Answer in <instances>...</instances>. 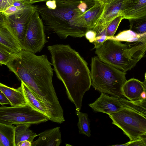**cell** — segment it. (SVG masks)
<instances>
[{"label":"cell","instance_id":"obj_1","mask_svg":"<svg viewBox=\"0 0 146 146\" xmlns=\"http://www.w3.org/2000/svg\"><path fill=\"white\" fill-rule=\"evenodd\" d=\"M46 54L37 55L23 50L6 65L40 99L52 107L59 119H64L52 82L53 68Z\"/></svg>","mask_w":146,"mask_h":146},{"label":"cell","instance_id":"obj_2","mask_svg":"<svg viewBox=\"0 0 146 146\" xmlns=\"http://www.w3.org/2000/svg\"><path fill=\"white\" fill-rule=\"evenodd\" d=\"M47 48L56 76L63 84L76 111H80L83 96L91 85L87 62L68 44H57Z\"/></svg>","mask_w":146,"mask_h":146},{"label":"cell","instance_id":"obj_3","mask_svg":"<svg viewBox=\"0 0 146 146\" xmlns=\"http://www.w3.org/2000/svg\"><path fill=\"white\" fill-rule=\"evenodd\" d=\"M56 2L57 7L54 10L49 9L45 5H35L43 22L44 30L56 33L61 39L85 36L88 30L79 24V17L83 13L77 7L80 3Z\"/></svg>","mask_w":146,"mask_h":146},{"label":"cell","instance_id":"obj_4","mask_svg":"<svg viewBox=\"0 0 146 146\" xmlns=\"http://www.w3.org/2000/svg\"><path fill=\"white\" fill-rule=\"evenodd\" d=\"M120 41L108 39L95 52L103 62L124 72L131 70L143 57L146 41Z\"/></svg>","mask_w":146,"mask_h":146},{"label":"cell","instance_id":"obj_5","mask_svg":"<svg viewBox=\"0 0 146 146\" xmlns=\"http://www.w3.org/2000/svg\"><path fill=\"white\" fill-rule=\"evenodd\" d=\"M91 85L102 93L122 97V86L127 81L125 72L101 61L98 56L91 60Z\"/></svg>","mask_w":146,"mask_h":146},{"label":"cell","instance_id":"obj_6","mask_svg":"<svg viewBox=\"0 0 146 146\" xmlns=\"http://www.w3.org/2000/svg\"><path fill=\"white\" fill-rule=\"evenodd\" d=\"M109 115L112 124L121 129L130 141L146 135V118L141 114L124 107Z\"/></svg>","mask_w":146,"mask_h":146},{"label":"cell","instance_id":"obj_7","mask_svg":"<svg viewBox=\"0 0 146 146\" xmlns=\"http://www.w3.org/2000/svg\"><path fill=\"white\" fill-rule=\"evenodd\" d=\"M48 120L47 116L28 103L21 106H0V123L5 124H37Z\"/></svg>","mask_w":146,"mask_h":146},{"label":"cell","instance_id":"obj_8","mask_svg":"<svg viewBox=\"0 0 146 146\" xmlns=\"http://www.w3.org/2000/svg\"><path fill=\"white\" fill-rule=\"evenodd\" d=\"M48 42L46 39L43 22L36 11L28 25L22 50L34 54L40 52Z\"/></svg>","mask_w":146,"mask_h":146},{"label":"cell","instance_id":"obj_9","mask_svg":"<svg viewBox=\"0 0 146 146\" xmlns=\"http://www.w3.org/2000/svg\"><path fill=\"white\" fill-rule=\"evenodd\" d=\"M35 5L27 7L9 16L4 23L20 45L22 49L28 25L36 11Z\"/></svg>","mask_w":146,"mask_h":146},{"label":"cell","instance_id":"obj_10","mask_svg":"<svg viewBox=\"0 0 146 146\" xmlns=\"http://www.w3.org/2000/svg\"><path fill=\"white\" fill-rule=\"evenodd\" d=\"M125 0H107L104 2V7L102 16L97 25L93 30L96 35L106 31V28L113 19L121 16Z\"/></svg>","mask_w":146,"mask_h":146},{"label":"cell","instance_id":"obj_11","mask_svg":"<svg viewBox=\"0 0 146 146\" xmlns=\"http://www.w3.org/2000/svg\"><path fill=\"white\" fill-rule=\"evenodd\" d=\"M21 85L27 103L35 110L47 116L53 122L61 123L54 109L40 99L22 81Z\"/></svg>","mask_w":146,"mask_h":146},{"label":"cell","instance_id":"obj_12","mask_svg":"<svg viewBox=\"0 0 146 146\" xmlns=\"http://www.w3.org/2000/svg\"><path fill=\"white\" fill-rule=\"evenodd\" d=\"M89 106L95 112H102L108 115L113 113L123 108L119 98L110 96L102 93L100 97Z\"/></svg>","mask_w":146,"mask_h":146},{"label":"cell","instance_id":"obj_13","mask_svg":"<svg viewBox=\"0 0 146 146\" xmlns=\"http://www.w3.org/2000/svg\"><path fill=\"white\" fill-rule=\"evenodd\" d=\"M104 3L94 2L79 17L80 26L88 30H92L97 25L103 13Z\"/></svg>","mask_w":146,"mask_h":146},{"label":"cell","instance_id":"obj_14","mask_svg":"<svg viewBox=\"0 0 146 146\" xmlns=\"http://www.w3.org/2000/svg\"><path fill=\"white\" fill-rule=\"evenodd\" d=\"M145 77L143 82L134 78L127 80L122 87L123 96L130 101L141 98V94L146 90V73Z\"/></svg>","mask_w":146,"mask_h":146},{"label":"cell","instance_id":"obj_15","mask_svg":"<svg viewBox=\"0 0 146 146\" xmlns=\"http://www.w3.org/2000/svg\"><path fill=\"white\" fill-rule=\"evenodd\" d=\"M38 139L32 146H59L62 142L60 128L57 127L45 130L38 135Z\"/></svg>","mask_w":146,"mask_h":146},{"label":"cell","instance_id":"obj_16","mask_svg":"<svg viewBox=\"0 0 146 146\" xmlns=\"http://www.w3.org/2000/svg\"><path fill=\"white\" fill-rule=\"evenodd\" d=\"M146 16V0H125L122 16L129 20Z\"/></svg>","mask_w":146,"mask_h":146},{"label":"cell","instance_id":"obj_17","mask_svg":"<svg viewBox=\"0 0 146 146\" xmlns=\"http://www.w3.org/2000/svg\"><path fill=\"white\" fill-rule=\"evenodd\" d=\"M0 90L9 101L11 106H21L27 103L21 86L15 89L0 82Z\"/></svg>","mask_w":146,"mask_h":146},{"label":"cell","instance_id":"obj_18","mask_svg":"<svg viewBox=\"0 0 146 146\" xmlns=\"http://www.w3.org/2000/svg\"><path fill=\"white\" fill-rule=\"evenodd\" d=\"M0 42L15 53H18L22 50L8 28L4 23L1 22H0Z\"/></svg>","mask_w":146,"mask_h":146},{"label":"cell","instance_id":"obj_19","mask_svg":"<svg viewBox=\"0 0 146 146\" xmlns=\"http://www.w3.org/2000/svg\"><path fill=\"white\" fill-rule=\"evenodd\" d=\"M31 124H19L16 125L15 127L14 141L15 146L19 142L25 141H28L32 143L35 138L38 135L34 133L29 129Z\"/></svg>","mask_w":146,"mask_h":146},{"label":"cell","instance_id":"obj_20","mask_svg":"<svg viewBox=\"0 0 146 146\" xmlns=\"http://www.w3.org/2000/svg\"><path fill=\"white\" fill-rule=\"evenodd\" d=\"M15 127L0 123V146H16L14 141Z\"/></svg>","mask_w":146,"mask_h":146},{"label":"cell","instance_id":"obj_21","mask_svg":"<svg viewBox=\"0 0 146 146\" xmlns=\"http://www.w3.org/2000/svg\"><path fill=\"white\" fill-rule=\"evenodd\" d=\"M119 99L123 107L132 110L146 117V98H141L134 101L128 100L122 97Z\"/></svg>","mask_w":146,"mask_h":146},{"label":"cell","instance_id":"obj_22","mask_svg":"<svg viewBox=\"0 0 146 146\" xmlns=\"http://www.w3.org/2000/svg\"><path fill=\"white\" fill-rule=\"evenodd\" d=\"M108 39L120 41H146V33L138 34L129 29L121 32L117 35L113 36Z\"/></svg>","mask_w":146,"mask_h":146},{"label":"cell","instance_id":"obj_23","mask_svg":"<svg viewBox=\"0 0 146 146\" xmlns=\"http://www.w3.org/2000/svg\"><path fill=\"white\" fill-rule=\"evenodd\" d=\"M76 114L78 117L77 125L79 133L90 137L91 136L90 124L88 118V114L80 111H76Z\"/></svg>","mask_w":146,"mask_h":146},{"label":"cell","instance_id":"obj_24","mask_svg":"<svg viewBox=\"0 0 146 146\" xmlns=\"http://www.w3.org/2000/svg\"><path fill=\"white\" fill-rule=\"evenodd\" d=\"M130 30L138 34L146 33V16L129 20Z\"/></svg>","mask_w":146,"mask_h":146},{"label":"cell","instance_id":"obj_25","mask_svg":"<svg viewBox=\"0 0 146 146\" xmlns=\"http://www.w3.org/2000/svg\"><path fill=\"white\" fill-rule=\"evenodd\" d=\"M16 53L0 42V65H6L16 56Z\"/></svg>","mask_w":146,"mask_h":146},{"label":"cell","instance_id":"obj_26","mask_svg":"<svg viewBox=\"0 0 146 146\" xmlns=\"http://www.w3.org/2000/svg\"><path fill=\"white\" fill-rule=\"evenodd\" d=\"M123 19V18L122 16H119L115 18L109 23L106 29L107 35L108 39L114 36L120 23Z\"/></svg>","mask_w":146,"mask_h":146},{"label":"cell","instance_id":"obj_27","mask_svg":"<svg viewBox=\"0 0 146 146\" xmlns=\"http://www.w3.org/2000/svg\"><path fill=\"white\" fill-rule=\"evenodd\" d=\"M146 135L141 136L137 139L130 141L125 144L122 145H113L112 146H146Z\"/></svg>","mask_w":146,"mask_h":146},{"label":"cell","instance_id":"obj_28","mask_svg":"<svg viewBox=\"0 0 146 146\" xmlns=\"http://www.w3.org/2000/svg\"><path fill=\"white\" fill-rule=\"evenodd\" d=\"M49 0H30L27 1L26 3L27 4L32 5L35 3L46 1ZM57 1H59L65 3H80L84 2L88 3H91L93 2L92 0H56Z\"/></svg>","mask_w":146,"mask_h":146},{"label":"cell","instance_id":"obj_29","mask_svg":"<svg viewBox=\"0 0 146 146\" xmlns=\"http://www.w3.org/2000/svg\"><path fill=\"white\" fill-rule=\"evenodd\" d=\"M25 9L12 5L8 7L4 12L2 13L5 17H7L14 14Z\"/></svg>","mask_w":146,"mask_h":146},{"label":"cell","instance_id":"obj_30","mask_svg":"<svg viewBox=\"0 0 146 146\" xmlns=\"http://www.w3.org/2000/svg\"><path fill=\"white\" fill-rule=\"evenodd\" d=\"M15 0H0V12L2 13L9 7L13 5Z\"/></svg>","mask_w":146,"mask_h":146},{"label":"cell","instance_id":"obj_31","mask_svg":"<svg viewBox=\"0 0 146 146\" xmlns=\"http://www.w3.org/2000/svg\"><path fill=\"white\" fill-rule=\"evenodd\" d=\"M85 36L86 38L91 43L94 42L96 37V34L92 30H89L87 31Z\"/></svg>","mask_w":146,"mask_h":146},{"label":"cell","instance_id":"obj_32","mask_svg":"<svg viewBox=\"0 0 146 146\" xmlns=\"http://www.w3.org/2000/svg\"><path fill=\"white\" fill-rule=\"evenodd\" d=\"M7 104L11 105L9 101L0 90V105H3Z\"/></svg>","mask_w":146,"mask_h":146},{"label":"cell","instance_id":"obj_33","mask_svg":"<svg viewBox=\"0 0 146 146\" xmlns=\"http://www.w3.org/2000/svg\"><path fill=\"white\" fill-rule=\"evenodd\" d=\"M46 2V6L49 9L54 10L56 8L57 5L56 0H49Z\"/></svg>","mask_w":146,"mask_h":146},{"label":"cell","instance_id":"obj_34","mask_svg":"<svg viewBox=\"0 0 146 146\" xmlns=\"http://www.w3.org/2000/svg\"><path fill=\"white\" fill-rule=\"evenodd\" d=\"M17 146H32V143L28 141H25L19 142Z\"/></svg>","mask_w":146,"mask_h":146},{"label":"cell","instance_id":"obj_35","mask_svg":"<svg viewBox=\"0 0 146 146\" xmlns=\"http://www.w3.org/2000/svg\"><path fill=\"white\" fill-rule=\"evenodd\" d=\"M5 19V17L0 12V22L4 23Z\"/></svg>","mask_w":146,"mask_h":146},{"label":"cell","instance_id":"obj_36","mask_svg":"<svg viewBox=\"0 0 146 146\" xmlns=\"http://www.w3.org/2000/svg\"><path fill=\"white\" fill-rule=\"evenodd\" d=\"M94 2L104 3L107 0H92Z\"/></svg>","mask_w":146,"mask_h":146},{"label":"cell","instance_id":"obj_37","mask_svg":"<svg viewBox=\"0 0 146 146\" xmlns=\"http://www.w3.org/2000/svg\"><path fill=\"white\" fill-rule=\"evenodd\" d=\"M23 3L26 4V3L28 1L30 0H20Z\"/></svg>","mask_w":146,"mask_h":146}]
</instances>
